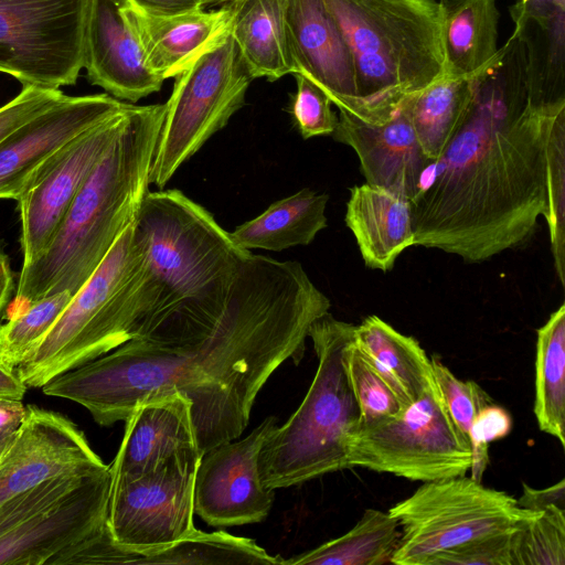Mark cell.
I'll return each instance as SVG.
<instances>
[{
	"label": "cell",
	"instance_id": "obj_1",
	"mask_svg": "<svg viewBox=\"0 0 565 565\" xmlns=\"http://www.w3.org/2000/svg\"><path fill=\"white\" fill-rule=\"evenodd\" d=\"M330 306L300 263L250 254L211 329L131 339L41 388L79 404L100 426L125 422L145 399L180 393L192 403L203 454L242 435L265 383L287 360L300 362L311 324Z\"/></svg>",
	"mask_w": 565,
	"mask_h": 565
},
{
	"label": "cell",
	"instance_id": "obj_2",
	"mask_svg": "<svg viewBox=\"0 0 565 565\" xmlns=\"http://www.w3.org/2000/svg\"><path fill=\"white\" fill-rule=\"evenodd\" d=\"M565 102L527 99L512 35L475 77L468 113L411 200L415 245L481 263L525 243L547 210L548 141Z\"/></svg>",
	"mask_w": 565,
	"mask_h": 565
},
{
	"label": "cell",
	"instance_id": "obj_3",
	"mask_svg": "<svg viewBox=\"0 0 565 565\" xmlns=\"http://www.w3.org/2000/svg\"><path fill=\"white\" fill-rule=\"evenodd\" d=\"M135 225L147 244L149 306L134 339L174 340L211 329L252 252L177 189L148 191Z\"/></svg>",
	"mask_w": 565,
	"mask_h": 565
},
{
	"label": "cell",
	"instance_id": "obj_4",
	"mask_svg": "<svg viewBox=\"0 0 565 565\" xmlns=\"http://www.w3.org/2000/svg\"><path fill=\"white\" fill-rule=\"evenodd\" d=\"M164 104L134 105L127 121L72 202L44 250L22 266L12 317L47 296H73L94 274L124 231L136 221L149 191Z\"/></svg>",
	"mask_w": 565,
	"mask_h": 565
},
{
	"label": "cell",
	"instance_id": "obj_5",
	"mask_svg": "<svg viewBox=\"0 0 565 565\" xmlns=\"http://www.w3.org/2000/svg\"><path fill=\"white\" fill-rule=\"evenodd\" d=\"M323 2L352 55L359 119L382 124L407 97L447 75L440 0Z\"/></svg>",
	"mask_w": 565,
	"mask_h": 565
},
{
	"label": "cell",
	"instance_id": "obj_6",
	"mask_svg": "<svg viewBox=\"0 0 565 565\" xmlns=\"http://www.w3.org/2000/svg\"><path fill=\"white\" fill-rule=\"evenodd\" d=\"M147 244L131 223L15 367L28 387L93 361L136 338L148 311Z\"/></svg>",
	"mask_w": 565,
	"mask_h": 565
},
{
	"label": "cell",
	"instance_id": "obj_7",
	"mask_svg": "<svg viewBox=\"0 0 565 565\" xmlns=\"http://www.w3.org/2000/svg\"><path fill=\"white\" fill-rule=\"evenodd\" d=\"M354 329L330 312L311 324L318 367L299 407L264 441L258 467L265 488L275 491L350 468L348 441L360 418L345 367Z\"/></svg>",
	"mask_w": 565,
	"mask_h": 565
},
{
	"label": "cell",
	"instance_id": "obj_8",
	"mask_svg": "<svg viewBox=\"0 0 565 565\" xmlns=\"http://www.w3.org/2000/svg\"><path fill=\"white\" fill-rule=\"evenodd\" d=\"M388 513L401 529L390 563L426 565L444 551L514 531L539 512L522 509L514 497L463 476L426 481Z\"/></svg>",
	"mask_w": 565,
	"mask_h": 565
},
{
	"label": "cell",
	"instance_id": "obj_9",
	"mask_svg": "<svg viewBox=\"0 0 565 565\" xmlns=\"http://www.w3.org/2000/svg\"><path fill=\"white\" fill-rule=\"evenodd\" d=\"M253 78L231 31L175 76L164 104L149 181L162 189L245 104Z\"/></svg>",
	"mask_w": 565,
	"mask_h": 565
},
{
	"label": "cell",
	"instance_id": "obj_10",
	"mask_svg": "<svg viewBox=\"0 0 565 565\" xmlns=\"http://www.w3.org/2000/svg\"><path fill=\"white\" fill-rule=\"evenodd\" d=\"M347 456L350 468L423 482L463 477L472 466L471 445L452 422L435 377L397 416L358 426Z\"/></svg>",
	"mask_w": 565,
	"mask_h": 565
},
{
	"label": "cell",
	"instance_id": "obj_11",
	"mask_svg": "<svg viewBox=\"0 0 565 565\" xmlns=\"http://www.w3.org/2000/svg\"><path fill=\"white\" fill-rule=\"evenodd\" d=\"M90 0H0V72L58 89L84 67Z\"/></svg>",
	"mask_w": 565,
	"mask_h": 565
},
{
	"label": "cell",
	"instance_id": "obj_12",
	"mask_svg": "<svg viewBox=\"0 0 565 565\" xmlns=\"http://www.w3.org/2000/svg\"><path fill=\"white\" fill-rule=\"evenodd\" d=\"M202 454L178 455L137 478L110 484L107 525L124 564H151L158 551L192 536L194 479Z\"/></svg>",
	"mask_w": 565,
	"mask_h": 565
},
{
	"label": "cell",
	"instance_id": "obj_13",
	"mask_svg": "<svg viewBox=\"0 0 565 565\" xmlns=\"http://www.w3.org/2000/svg\"><path fill=\"white\" fill-rule=\"evenodd\" d=\"M132 104L79 134L30 175L17 201L23 266L49 245L78 191L125 126Z\"/></svg>",
	"mask_w": 565,
	"mask_h": 565
},
{
	"label": "cell",
	"instance_id": "obj_14",
	"mask_svg": "<svg viewBox=\"0 0 565 565\" xmlns=\"http://www.w3.org/2000/svg\"><path fill=\"white\" fill-rule=\"evenodd\" d=\"M276 417L265 418L241 440L218 444L202 454L194 479V513L211 526L262 522L274 502L263 486L258 459Z\"/></svg>",
	"mask_w": 565,
	"mask_h": 565
},
{
	"label": "cell",
	"instance_id": "obj_15",
	"mask_svg": "<svg viewBox=\"0 0 565 565\" xmlns=\"http://www.w3.org/2000/svg\"><path fill=\"white\" fill-rule=\"evenodd\" d=\"M107 466L70 418L29 405L20 429L0 455V508L51 479Z\"/></svg>",
	"mask_w": 565,
	"mask_h": 565
},
{
	"label": "cell",
	"instance_id": "obj_16",
	"mask_svg": "<svg viewBox=\"0 0 565 565\" xmlns=\"http://www.w3.org/2000/svg\"><path fill=\"white\" fill-rule=\"evenodd\" d=\"M111 476L107 468L0 539V565H58L81 543L108 530Z\"/></svg>",
	"mask_w": 565,
	"mask_h": 565
},
{
	"label": "cell",
	"instance_id": "obj_17",
	"mask_svg": "<svg viewBox=\"0 0 565 565\" xmlns=\"http://www.w3.org/2000/svg\"><path fill=\"white\" fill-rule=\"evenodd\" d=\"M127 104L106 93L65 95L20 125L0 141V199L17 200L30 175L50 156Z\"/></svg>",
	"mask_w": 565,
	"mask_h": 565
},
{
	"label": "cell",
	"instance_id": "obj_18",
	"mask_svg": "<svg viewBox=\"0 0 565 565\" xmlns=\"http://www.w3.org/2000/svg\"><path fill=\"white\" fill-rule=\"evenodd\" d=\"M285 18L295 73L319 86L339 110L359 118L352 55L323 0H287Z\"/></svg>",
	"mask_w": 565,
	"mask_h": 565
},
{
	"label": "cell",
	"instance_id": "obj_19",
	"mask_svg": "<svg viewBox=\"0 0 565 565\" xmlns=\"http://www.w3.org/2000/svg\"><path fill=\"white\" fill-rule=\"evenodd\" d=\"M331 137L351 147L366 183L412 200L433 162L425 156L404 100L382 124H371L339 110Z\"/></svg>",
	"mask_w": 565,
	"mask_h": 565
},
{
	"label": "cell",
	"instance_id": "obj_20",
	"mask_svg": "<svg viewBox=\"0 0 565 565\" xmlns=\"http://www.w3.org/2000/svg\"><path fill=\"white\" fill-rule=\"evenodd\" d=\"M84 68L90 84L129 103L159 92L164 82L147 65L121 0H90Z\"/></svg>",
	"mask_w": 565,
	"mask_h": 565
},
{
	"label": "cell",
	"instance_id": "obj_21",
	"mask_svg": "<svg viewBox=\"0 0 565 565\" xmlns=\"http://www.w3.org/2000/svg\"><path fill=\"white\" fill-rule=\"evenodd\" d=\"M191 406L180 393L138 403L125 420L121 444L109 465L111 483L137 478L178 455L201 452Z\"/></svg>",
	"mask_w": 565,
	"mask_h": 565
},
{
	"label": "cell",
	"instance_id": "obj_22",
	"mask_svg": "<svg viewBox=\"0 0 565 565\" xmlns=\"http://www.w3.org/2000/svg\"><path fill=\"white\" fill-rule=\"evenodd\" d=\"M122 2V1H121ZM149 68L162 79L175 77L231 31L233 3L220 9L154 17L122 3Z\"/></svg>",
	"mask_w": 565,
	"mask_h": 565
},
{
	"label": "cell",
	"instance_id": "obj_23",
	"mask_svg": "<svg viewBox=\"0 0 565 565\" xmlns=\"http://www.w3.org/2000/svg\"><path fill=\"white\" fill-rule=\"evenodd\" d=\"M509 10L523 47L527 99L565 102V0H518Z\"/></svg>",
	"mask_w": 565,
	"mask_h": 565
},
{
	"label": "cell",
	"instance_id": "obj_24",
	"mask_svg": "<svg viewBox=\"0 0 565 565\" xmlns=\"http://www.w3.org/2000/svg\"><path fill=\"white\" fill-rule=\"evenodd\" d=\"M344 221L371 269L392 270L415 245L411 200L388 189L366 182L351 188Z\"/></svg>",
	"mask_w": 565,
	"mask_h": 565
},
{
	"label": "cell",
	"instance_id": "obj_25",
	"mask_svg": "<svg viewBox=\"0 0 565 565\" xmlns=\"http://www.w3.org/2000/svg\"><path fill=\"white\" fill-rule=\"evenodd\" d=\"M353 342L406 407L434 381L430 359L418 341L377 316L355 326Z\"/></svg>",
	"mask_w": 565,
	"mask_h": 565
},
{
	"label": "cell",
	"instance_id": "obj_26",
	"mask_svg": "<svg viewBox=\"0 0 565 565\" xmlns=\"http://www.w3.org/2000/svg\"><path fill=\"white\" fill-rule=\"evenodd\" d=\"M231 34L253 79L274 82L295 68L286 28L287 0H236Z\"/></svg>",
	"mask_w": 565,
	"mask_h": 565
},
{
	"label": "cell",
	"instance_id": "obj_27",
	"mask_svg": "<svg viewBox=\"0 0 565 565\" xmlns=\"http://www.w3.org/2000/svg\"><path fill=\"white\" fill-rule=\"evenodd\" d=\"M447 75L476 77L499 52L495 0H440Z\"/></svg>",
	"mask_w": 565,
	"mask_h": 565
},
{
	"label": "cell",
	"instance_id": "obj_28",
	"mask_svg": "<svg viewBox=\"0 0 565 565\" xmlns=\"http://www.w3.org/2000/svg\"><path fill=\"white\" fill-rule=\"evenodd\" d=\"M329 196L302 189L270 204L258 216L231 232L245 249L281 252L309 245L327 227L326 209Z\"/></svg>",
	"mask_w": 565,
	"mask_h": 565
},
{
	"label": "cell",
	"instance_id": "obj_29",
	"mask_svg": "<svg viewBox=\"0 0 565 565\" xmlns=\"http://www.w3.org/2000/svg\"><path fill=\"white\" fill-rule=\"evenodd\" d=\"M473 89L475 77L445 75L405 99L417 139L433 163L463 121Z\"/></svg>",
	"mask_w": 565,
	"mask_h": 565
},
{
	"label": "cell",
	"instance_id": "obj_30",
	"mask_svg": "<svg viewBox=\"0 0 565 565\" xmlns=\"http://www.w3.org/2000/svg\"><path fill=\"white\" fill-rule=\"evenodd\" d=\"M401 529L388 513L366 509L345 534L305 553L284 559L282 565H380L390 563Z\"/></svg>",
	"mask_w": 565,
	"mask_h": 565
},
{
	"label": "cell",
	"instance_id": "obj_31",
	"mask_svg": "<svg viewBox=\"0 0 565 565\" xmlns=\"http://www.w3.org/2000/svg\"><path fill=\"white\" fill-rule=\"evenodd\" d=\"M534 414L540 429L565 446V303L537 330Z\"/></svg>",
	"mask_w": 565,
	"mask_h": 565
},
{
	"label": "cell",
	"instance_id": "obj_32",
	"mask_svg": "<svg viewBox=\"0 0 565 565\" xmlns=\"http://www.w3.org/2000/svg\"><path fill=\"white\" fill-rule=\"evenodd\" d=\"M73 295L64 290L32 303L0 324V361L17 367L47 333Z\"/></svg>",
	"mask_w": 565,
	"mask_h": 565
},
{
	"label": "cell",
	"instance_id": "obj_33",
	"mask_svg": "<svg viewBox=\"0 0 565 565\" xmlns=\"http://www.w3.org/2000/svg\"><path fill=\"white\" fill-rule=\"evenodd\" d=\"M565 564V510L551 507L513 532L512 565Z\"/></svg>",
	"mask_w": 565,
	"mask_h": 565
},
{
	"label": "cell",
	"instance_id": "obj_34",
	"mask_svg": "<svg viewBox=\"0 0 565 565\" xmlns=\"http://www.w3.org/2000/svg\"><path fill=\"white\" fill-rule=\"evenodd\" d=\"M345 367L360 412L358 426L395 417L405 408L394 390L356 348L353 339L345 349Z\"/></svg>",
	"mask_w": 565,
	"mask_h": 565
},
{
	"label": "cell",
	"instance_id": "obj_35",
	"mask_svg": "<svg viewBox=\"0 0 565 565\" xmlns=\"http://www.w3.org/2000/svg\"><path fill=\"white\" fill-rule=\"evenodd\" d=\"M551 249L557 278L565 286V116L553 127L548 141L547 210Z\"/></svg>",
	"mask_w": 565,
	"mask_h": 565
},
{
	"label": "cell",
	"instance_id": "obj_36",
	"mask_svg": "<svg viewBox=\"0 0 565 565\" xmlns=\"http://www.w3.org/2000/svg\"><path fill=\"white\" fill-rule=\"evenodd\" d=\"M430 363L435 382L449 415L457 429L471 445L470 435L476 418L493 402L476 382L459 380L437 356H433Z\"/></svg>",
	"mask_w": 565,
	"mask_h": 565
},
{
	"label": "cell",
	"instance_id": "obj_37",
	"mask_svg": "<svg viewBox=\"0 0 565 565\" xmlns=\"http://www.w3.org/2000/svg\"><path fill=\"white\" fill-rule=\"evenodd\" d=\"M103 469L51 479L3 504L0 508V539Z\"/></svg>",
	"mask_w": 565,
	"mask_h": 565
},
{
	"label": "cell",
	"instance_id": "obj_38",
	"mask_svg": "<svg viewBox=\"0 0 565 565\" xmlns=\"http://www.w3.org/2000/svg\"><path fill=\"white\" fill-rule=\"evenodd\" d=\"M297 89L292 96L290 113L303 139L331 136L338 116L331 108L328 95L306 76L295 73Z\"/></svg>",
	"mask_w": 565,
	"mask_h": 565
},
{
	"label": "cell",
	"instance_id": "obj_39",
	"mask_svg": "<svg viewBox=\"0 0 565 565\" xmlns=\"http://www.w3.org/2000/svg\"><path fill=\"white\" fill-rule=\"evenodd\" d=\"M514 531L486 536L444 551L431 557L426 565H512Z\"/></svg>",
	"mask_w": 565,
	"mask_h": 565
},
{
	"label": "cell",
	"instance_id": "obj_40",
	"mask_svg": "<svg viewBox=\"0 0 565 565\" xmlns=\"http://www.w3.org/2000/svg\"><path fill=\"white\" fill-rule=\"evenodd\" d=\"M64 97L65 94L60 89L23 86L19 95L0 107V141L20 125Z\"/></svg>",
	"mask_w": 565,
	"mask_h": 565
},
{
	"label": "cell",
	"instance_id": "obj_41",
	"mask_svg": "<svg viewBox=\"0 0 565 565\" xmlns=\"http://www.w3.org/2000/svg\"><path fill=\"white\" fill-rule=\"evenodd\" d=\"M511 429L509 413L493 403L481 411L476 418L470 443L472 449L471 478L479 481L488 461L489 443L504 437Z\"/></svg>",
	"mask_w": 565,
	"mask_h": 565
},
{
	"label": "cell",
	"instance_id": "obj_42",
	"mask_svg": "<svg viewBox=\"0 0 565 565\" xmlns=\"http://www.w3.org/2000/svg\"><path fill=\"white\" fill-rule=\"evenodd\" d=\"M516 502L520 508L533 512H542L551 507L565 510V479L541 490L524 483L522 495Z\"/></svg>",
	"mask_w": 565,
	"mask_h": 565
},
{
	"label": "cell",
	"instance_id": "obj_43",
	"mask_svg": "<svg viewBox=\"0 0 565 565\" xmlns=\"http://www.w3.org/2000/svg\"><path fill=\"white\" fill-rule=\"evenodd\" d=\"M141 13L154 17L173 15L203 9L201 0H121Z\"/></svg>",
	"mask_w": 565,
	"mask_h": 565
},
{
	"label": "cell",
	"instance_id": "obj_44",
	"mask_svg": "<svg viewBox=\"0 0 565 565\" xmlns=\"http://www.w3.org/2000/svg\"><path fill=\"white\" fill-rule=\"evenodd\" d=\"M25 411L21 401L0 397V455L20 429Z\"/></svg>",
	"mask_w": 565,
	"mask_h": 565
},
{
	"label": "cell",
	"instance_id": "obj_45",
	"mask_svg": "<svg viewBox=\"0 0 565 565\" xmlns=\"http://www.w3.org/2000/svg\"><path fill=\"white\" fill-rule=\"evenodd\" d=\"M28 386L20 379L17 369L0 361V397L22 401Z\"/></svg>",
	"mask_w": 565,
	"mask_h": 565
},
{
	"label": "cell",
	"instance_id": "obj_46",
	"mask_svg": "<svg viewBox=\"0 0 565 565\" xmlns=\"http://www.w3.org/2000/svg\"><path fill=\"white\" fill-rule=\"evenodd\" d=\"M13 287L14 280L9 258L0 250V318L10 302Z\"/></svg>",
	"mask_w": 565,
	"mask_h": 565
},
{
	"label": "cell",
	"instance_id": "obj_47",
	"mask_svg": "<svg viewBox=\"0 0 565 565\" xmlns=\"http://www.w3.org/2000/svg\"><path fill=\"white\" fill-rule=\"evenodd\" d=\"M236 0H201L202 6L205 7H213V6H222L225 3L234 2Z\"/></svg>",
	"mask_w": 565,
	"mask_h": 565
}]
</instances>
